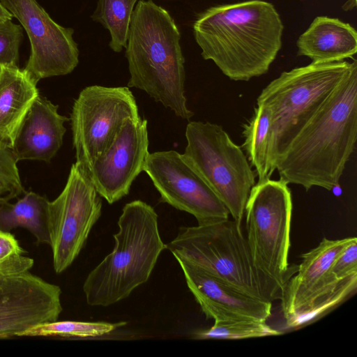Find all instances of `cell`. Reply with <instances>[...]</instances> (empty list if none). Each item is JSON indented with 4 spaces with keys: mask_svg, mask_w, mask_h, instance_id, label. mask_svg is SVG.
Listing matches in <instances>:
<instances>
[{
    "mask_svg": "<svg viewBox=\"0 0 357 357\" xmlns=\"http://www.w3.org/2000/svg\"><path fill=\"white\" fill-rule=\"evenodd\" d=\"M50 202L44 196L25 191L16 202L0 204V230L10 232L22 227L31 233L37 244L50 245Z\"/></svg>",
    "mask_w": 357,
    "mask_h": 357,
    "instance_id": "obj_20",
    "label": "cell"
},
{
    "mask_svg": "<svg viewBox=\"0 0 357 357\" xmlns=\"http://www.w3.org/2000/svg\"><path fill=\"white\" fill-rule=\"evenodd\" d=\"M12 15L9 13L8 10H6L3 5L0 2V20L1 21H5V20H13Z\"/></svg>",
    "mask_w": 357,
    "mask_h": 357,
    "instance_id": "obj_29",
    "label": "cell"
},
{
    "mask_svg": "<svg viewBox=\"0 0 357 357\" xmlns=\"http://www.w3.org/2000/svg\"><path fill=\"white\" fill-rule=\"evenodd\" d=\"M137 0H98L91 19L110 33L109 45L115 52L126 47L132 15Z\"/></svg>",
    "mask_w": 357,
    "mask_h": 357,
    "instance_id": "obj_22",
    "label": "cell"
},
{
    "mask_svg": "<svg viewBox=\"0 0 357 357\" xmlns=\"http://www.w3.org/2000/svg\"><path fill=\"white\" fill-rule=\"evenodd\" d=\"M181 33L169 13L152 0L137 1L130 21L126 49L128 87L146 92L176 116L188 120L185 59Z\"/></svg>",
    "mask_w": 357,
    "mask_h": 357,
    "instance_id": "obj_3",
    "label": "cell"
},
{
    "mask_svg": "<svg viewBox=\"0 0 357 357\" xmlns=\"http://www.w3.org/2000/svg\"><path fill=\"white\" fill-rule=\"evenodd\" d=\"M127 86L93 85L82 89L70 114L76 163L85 170L112 144L125 121L139 117Z\"/></svg>",
    "mask_w": 357,
    "mask_h": 357,
    "instance_id": "obj_10",
    "label": "cell"
},
{
    "mask_svg": "<svg viewBox=\"0 0 357 357\" xmlns=\"http://www.w3.org/2000/svg\"><path fill=\"white\" fill-rule=\"evenodd\" d=\"M298 55L312 63H331L352 58L357 52V33L337 18L318 16L296 42Z\"/></svg>",
    "mask_w": 357,
    "mask_h": 357,
    "instance_id": "obj_18",
    "label": "cell"
},
{
    "mask_svg": "<svg viewBox=\"0 0 357 357\" xmlns=\"http://www.w3.org/2000/svg\"><path fill=\"white\" fill-rule=\"evenodd\" d=\"M126 322H90L77 321H54L37 324L24 331L20 336L59 337H96L109 333Z\"/></svg>",
    "mask_w": 357,
    "mask_h": 357,
    "instance_id": "obj_23",
    "label": "cell"
},
{
    "mask_svg": "<svg viewBox=\"0 0 357 357\" xmlns=\"http://www.w3.org/2000/svg\"><path fill=\"white\" fill-rule=\"evenodd\" d=\"M356 237L338 240L324 238L303 254L296 273L286 284L281 298L287 326L299 328L320 318L354 293L357 274L337 280L330 273L335 258Z\"/></svg>",
    "mask_w": 357,
    "mask_h": 357,
    "instance_id": "obj_9",
    "label": "cell"
},
{
    "mask_svg": "<svg viewBox=\"0 0 357 357\" xmlns=\"http://www.w3.org/2000/svg\"><path fill=\"white\" fill-rule=\"evenodd\" d=\"M101 212V197L86 172L73 164L63 190L50 202V245L56 273L63 272L77 258Z\"/></svg>",
    "mask_w": 357,
    "mask_h": 357,
    "instance_id": "obj_11",
    "label": "cell"
},
{
    "mask_svg": "<svg viewBox=\"0 0 357 357\" xmlns=\"http://www.w3.org/2000/svg\"><path fill=\"white\" fill-rule=\"evenodd\" d=\"M243 150L255 168L258 182L271 178L275 170L273 155V120L271 109L258 105L252 118L243 125Z\"/></svg>",
    "mask_w": 357,
    "mask_h": 357,
    "instance_id": "obj_21",
    "label": "cell"
},
{
    "mask_svg": "<svg viewBox=\"0 0 357 357\" xmlns=\"http://www.w3.org/2000/svg\"><path fill=\"white\" fill-rule=\"evenodd\" d=\"M59 106L39 96L24 116L12 150L17 160L50 162L62 146L69 119L58 112Z\"/></svg>",
    "mask_w": 357,
    "mask_h": 357,
    "instance_id": "obj_17",
    "label": "cell"
},
{
    "mask_svg": "<svg viewBox=\"0 0 357 357\" xmlns=\"http://www.w3.org/2000/svg\"><path fill=\"white\" fill-rule=\"evenodd\" d=\"M282 333L266 324L251 319H237L214 322L208 329L197 331L195 338L199 340H242L275 336Z\"/></svg>",
    "mask_w": 357,
    "mask_h": 357,
    "instance_id": "obj_24",
    "label": "cell"
},
{
    "mask_svg": "<svg viewBox=\"0 0 357 357\" xmlns=\"http://www.w3.org/2000/svg\"><path fill=\"white\" fill-rule=\"evenodd\" d=\"M183 159L201 176L238 225L255 173L242 148L223 128L211 122L190 121L185 129Z\"/></svg>",
    "mask_w": 357,
    "mask_h": 357,
    "instance_id": "obj_8",
    "label": "cell"
},
{
    "mask_svg": "<svg viewBox=\"0 0 357 357\" xmlns=\"http://www.w3.org/2000/svg\"><path fill=\"white\" fill-rule=\"evenodd\" d=\"M12 148L0 140V204L25 192Z\"/></svg>",
    "mask_w": 357,
    "mask_h": 357,
    "instance_id": "obj_26",
    "label": "cell"
},
{
    "mask_svg": "<svg viewBox=\"0 0 357 357\" xmlns=\"http://www.w3.org/2000/svg\"><path fill=\"white\" fill-rule=\"evenodd\" d=\"M202 56L234 81L266 74L282 47L284 25L275 6L249 0L212 6L192 26Z\"/></svg>",
    "mask_w": 357,
    "mask_h": 357,
    "instance_id": "obj_2",
    "label": "cell"
},
{
    "mask_svg": "<svg viewBox=\"0 0 357 357\" xmlns=\"http://www.w3.org/2000/svg\"><path fill=\"white\" fill-rule=\"evenodd\" d=\"M115 244L87 275L83 284L86 303L107 307L121 301L148 281L163 250L154 208L141 200L126 204L118 220Z\"/></svg>",
    "mask_w": 357,
    "mask_h": 357,
    "instance_id": "obj_4",
    "label": "cell"
},
{
    "mask_svg": "<svg viewBox=\"0 0 357 357\" xmlns=\"http://www.w3.org/2000/svg\"><path fill=\"white\" fill-rule=\"evenodd\" d=\"M24 251L15 237L0 230V279L23 273L33 265V259L24 256Z\"/></svg>",
    "mask_w": 357,
    "mask_h": 357,
    "instance_id": "obj_25",
    "label": "cell"
},
{
    "mask_svg": "<svg viewBox=\"0 0 357 357\" xmlns=\"http://www.w3.org/2000/svg\"><path fill=\"white\" fill-rule=\"evenodd\" d=\"M352 66L353 62L344 60L312 62L282 72L261 91L257 105H266L272 111L274 165L278 154L317 112Z\"/></svg>",
    "mask_w": 357,
    "mask_h": 357,
    "instance_id": "obj_6",
    "label": "cell"
},
{
    "mask_svg": "<svg viewBox=\"0 0 357 357\" xmlns=\"http://www.w3.org/2000/svg\"><path fill=\"white\" fill-rule=\"evenodd\" d=\"M143 171L151 179L162 202L192 215L198 225L229 218L225 204L178 152L149 153Z\"/></svg>",
    "mask_w": 357,
    "mask_h": 357,
    "instance_id": "obj_13",
    "label": "cell"
},
{
    "mask_svg": "<svg viewBox=\"0 0 357 357\" xmlns=\"http://www.w3.org/2000/svg\"><path fill=\"white\" fill-rule=\"evenodd\" d=\"M166 249L246 295L271 303L282 298V291L255 266L241 225L234 220L181 227Z\"/></svg>",
    "mask_w": 357,
    "mask_h": 357,
    "instance_id": "obj_5",
    "label": "cell"
},
{
    "mask_svg": "<svg viewBox=\"0 0 357 357\" xmlns=\"http://www.w3.org/2000/svg\"><path fill=\"white\" fill-rule=\"evenodd\" d=\"M37 84L19 67H0V140L13 144L17 130L33 101Z\"/></svg>",
    "mask_w": 357,
    "mask_h": 357,
    "instance_id": "obj_19",
    "label": "cell"
},
{
    "mask_svg": "<svg viewBox=\"0 0 357 357\" xmlns=\"http://www.w3.org/2000/svg\"><path fill=\"white\" fill-rule=\"evenodd\" d=\"M330 273L337 280L357 274V241L349 245L335 258Z\"/></svg>",
    "mask_w": 357,
    "mask_h": 357,
    "instance_id": "obj_28",
    "label": "cell"
},
{
    "mask_svg": "<svg viewBox=\"0 0 357 357\" xmlns=\"http://www.w3.org/2000/svg\"><path fill=\"white\" fill-rule=\"evenodd\" d=\"M292 206L288 184L269 178L252 187L244 211L253 263L282 292L298 269L288 263Z\"/></svg>",
    "mask_w": 357,
    "mask_h": 357,
    "instance_id": "obj_7",
    "label": "cell"
},
{
    "mask_svg": "<svg viewBox=\"0 0 357 357\" xmlns=\"http://www.w3.org/2000/svg\"><path fill=\"white\" fill-rule=\"evenodd\" d=\"M356 6V0H348L342 6V9L345 11L352 10Z\"/></svg>",
    "mask_w": 357,
    "mask_h": 357,
    "instance_id": "obj_30",
    "label": "cell"
},
{
    "mask_svg": "<svg viewBox=\"0 0 357 357\" xmlns=\"http://www.w3.org/2000/svg\"><path fill=\"white\" fill-rule=\"evenodd\" d=\"M357 138V61L304 126L278 154L280 179L309 190L340 185Z\"/></svg>",
    "mask_w": 357,
    "mask_h": 357,
    "instance_id": "obj_1",
    "label": "cell"
},
{
    "mask_svg": "<svg viewBox=\"0 0 357 357\" xmlns=\"http://www.w3.org/2000/svg\"><path fill=\"white\" fill-rule=\"evenodd\" d=\"M179 264L187 284L206 319L214 322L251 319L266 321L272 303L246 295L183 259Z\"/></svg>",
    "mask_w": 357,
    "mask_h": 357,
    "instance_id": "obj_16",
    "label": "cell"
},
{
    "mask_svg": "<svg viewBox=\"0 0 357 357\" xmlns=\"http://www.w3.org/2000/svg\"><path fill=\"white\" fill-rule=\"evenodd\" d=\"M149 154L147 120L130 118L109 148L85 171L99 195L113 204L129 193Z\"/></svg>",
    "mask_w": 357,
    "mask_h": 357,
    "instance_id": "obj_14",
    "label": "cell"
},
{
    "mask_svg": "<svg viewBox=\"0 0 357 357\" xmlns=\"http://www.w3.org/2000/svg\"><path fill=\"white\" fill-rule=\"evenodd\" d=\"M23 28L12 20H0V67H19Z\"/></svg>",
    "mask_w": 357,
    "mask_h": 357,
    "instance_id": "obj_27",
    "label": "cell"
},
{
    "mask_svg": "<svg viewBox=\"0 0 357 357\" xmlns=\"http://www.w3.org/2000/svg\"><path fill=\"white\" fill-rule=\"evenodd\" d=\"M61 294L59 286L29 271L0 279V339L56 321L62 312Z\"/></svg>",
    "mask_w": 357,
    "mask_h": 357,
    "instance_id": "obj_15",
    "label": "cell"
},
{
    "mask_svg": "<svg viewBox=\"0 0 357 357\" xmlns=\"http://www.w3.org/2000/svg\"><path fill=\"white\" fill-rule=\"evenodd\" d=\"M26 33L31 52L24 71L36 84L72 73L79 63L74 29L56 23L36 0H0Z\"/></svg>",
    "mask_w": 357,
    "mask_h": 357,
    "instance_id": "obj_12",
    "label": "cell"
}]
</instances>
